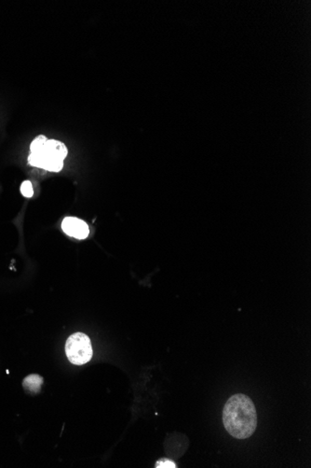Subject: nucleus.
Returning <instances> with one entry per match:
<instances>
[{
  "label": "nucleus",
  "instance_id": "f257e3e1",
  "mask_svg": "<svg viewBox=\"0 0 311 468\" xmlns=\"http://www.w3.org/2000/svg\"><path fill=\"white\" fill-rule=\"evenodd\" d=\"M223 421L231 436L238 439L250 437L257 426L256 409L254 402L244 393L234 394L224 406Z\"/></svg>",
  "mask_w": 311,
  "mask_h": 468
},
{
  "label": "nucleus",
  "instance_id": "f03ea898",
  "mask_svg": "<svg viewBox=\"0 0 311 468\" xmlns=\"http://www.w3.org/2000/svg\"><path fill=\"white\" fill-rule=\"evenodd\" d=\"M66 352L69 361L76 365L88 363L92 357V347L87 335L74 333L68 338Z\"/></svg>",
  "mask_w": 311,
  "mask_h": 468
},
{
  "label": "nucleus",
  "instance_id": "7ed1b4c3",
  "mask_svg": "<svg viewBox=\"0 0 311 468\" xmlns=\"http://www.w3.org/2000/svg\"><path fill=\"white\" fill-rule=\"evenodd\" d=\"M62 228L66 234L78 240L86 239L90 233L88 224L74 217H66L62 220Z\"/></svg>",
  "mask_w": 311,
  "mask_h": 468
},
{
  "label": "nucleus",
  "instance_id": "20e7f679",
  "mask_svg": "<svg viewBox=\"0 0 311 468\" xmlns=\"http://www.w3.org/2000/svg\"><path fill=\"white\" fill-rule=\"evenodd\" d=\"M44 153L48 157L52 158L64 159L68 155V149L66 145L64 144L61 141L54 140V139H50L48 140L47 143L45 145L44 148Z\"/></svg>",
  "mask_w": 311,
  "mask_h": 468
},
{
  "label": "nucleus",
  "instance_id": "39448f33",
  "mask_svg": "<svg viewBox=\"0 0 311 468\" xmlns=\"http://www.w3.org/2000/svg\"><path fill=\"white\" fill-rule=\"evenodd\" d=\"M43 379L38 375H30L24 380L22 385L30 392H38L40 390Z\"/></svg>",
  "mask_w": 311,
  "mask_h": 468
},
{
  "label": "nucleus",
  "instance_id": "423d86ee",
  "mask_svg": "<svg viewBox=\"0 0 311 468\" xmlns=\"http://www.w3.org/2000/svg\"><path fill=\"white\" fill-rule=\"evenodd\" d=\"M62 167H64V160L48 157L46 155V159L44 161V165H43L42 168L48 170V171L59 172L62 169Z\"/></svg>",
  "mask_w": 311,
  "mask_h": 468
},
{
  "label": "nucleus",
  "instance_id": "0eeeda50",
  "mask_svg": "<svg viewBox=\"0 0 311 468\" xmlns=\"http://www.w3.org/2000/svg\"><path fill=\"white\" fill-rule=\"evenodd\" d=\"M47 141L48 138L45 136L40 135V136L36 137L33 140V142L31 143V147H30L31 152L40 153V152H44V148H45V145L47 143Z\"/></svg>",
  "mask_w": 311,
  "mask_h": 468
},
{
  "label": "nucleus",
  "instance_id": "6e6552de",
  "mask_svg": "<svg viewBox=\"0 0 311 468\" xmlns=\"http://www.w3.org/2000/svg\"><path fill=\"white\" fill-rule=\"evenodd\" d=\"M45 159H46V155H45L44 152H40V153L31 152V154L28 157V162H29L30 165L42 168L43 165H44Z\"/></svg>",
  "mask_w": 311,
  "mask_h": 468
},
{
  "label": "nucleus",
  "instance_id": "1a4fd4ad",
  "mask_svg": "<svg viewBox=\"0 0 311 468\" xmlns=\"http://www.w3.org/2000/svg\"><path fill=\"white\" fill-rule=\"evenodd\" d=\"M20 193L26 197H32V195L34 194V190L32 183L29 180L22 182V184L20 185Z\"/></svg>",
  "mask_w": 311,
  "mask_h": 468
},
{
  "label": "nucleus",
  "instance_id": "9d476101",
  "mask_svg": "<svg viewBox=\"0 0 311 468\" xmlns=\"http://www.w3.org/2000/svg\"><path fill=\"white\" fill-rule=\"evenodd\" d=\"M156 468H176V463L168 459H162L156 463Z\"/></svg>",
  "mask_w": 311,
  "mask_h": 468
}]
</instances>
